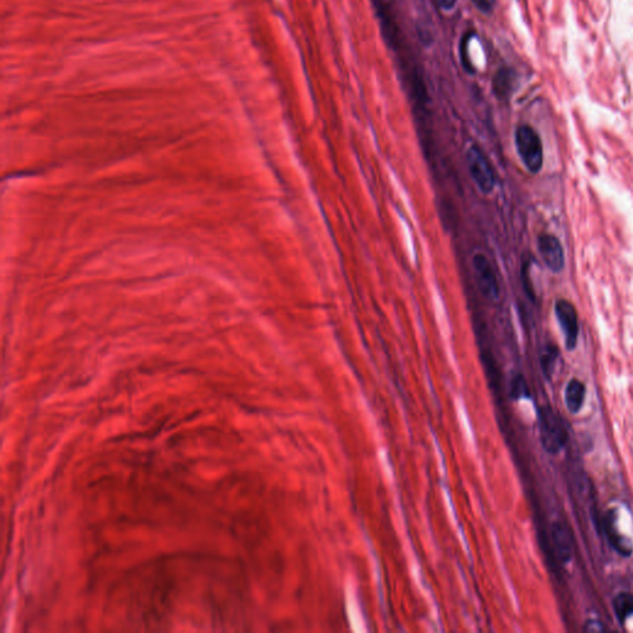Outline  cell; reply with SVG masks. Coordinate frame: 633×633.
Instances as JSON below:
<instances>
[{
    "instance_id": "4",
    "label": "cell",
    "mask_w": 633,
    "mask_h": 633,
    "mask_svg": "<svg viewBox=\"0 0 633 633\" xmlns=\"http://www.w3.org/2000/svg\"><path fill=\"white\" fill-rule=\"evenodd\" d=\"M474 277L479 291L489 301H497L500 297V286L496 276L495 269L483 253H476L472 258Z\"/></svg>"
},
{
    "instance_id": "12",
    "label": "cell",
    "mask_w": 633,
    "mask_h": 633,
    "mask_svg": "<svg viewBox=\"0 0 633 633\" xmlns=\"http://www.w3.org/2000/svg\"><path fill=\"white\" fill-rule=\"evenodd\" d=\"M472 34L467 33L464 37H463V41L461 44V64H463V67L465 69L467 72L469 73H474V67H472V61L469 60V56H467V46H469V41L472 39Z\"/></svg>"
},
{
    "instance_id": "11",
    "label": "cell",
    "mask_w": 633,
    "mask_h": 633,
    "mask_svg": "<svg viewBox=\"0 0 633 633\" xmlns=\"http://www.w3.org/2000/svg\"><path fill=\"white\" fill-rule=\"evenodd\" d=\"M557 357H558V350L557 348H547L543 357H542V368H543V373L547 375L548 377L551 376V374L553 373V368H554V365H555V360H557Z\"/></svg>"
},
{
    "instance_id": "3",
    "label": "cell",
    "mask_w": 633,
    "mask_h": 633,
    "mask_svg": "<svg viewBox=\"0 0 633 633\" xmlns=\"http://www.w3.org/2000/svg\"><path fill=\"white\" fill-rule=\"evenodd\" d=\"M540 425H541L542 444H543L544 449L551 454H557L558 452L564 448L565 442H567V432H565L562 422L553 412L552 409L544 407L542 409L541 416H540Z\"/></svg>"
},
{
    "instance_id": "14",
    "label": "cell",
    "mask_w": 633,
    "mask_h": 633,
    "mask_svg": "<svg viewBox=\"0 0 633 633\" xmlns=\"http://www.w3.org/2000/svg\"><path fill=\"white\" fill-rule=\"evenodd\" d=\"M436 1H437L439 8H442L445 12L452 10V9L456 6V3H458V0H436Z\"/></svg>"
},
{
    "instance_id": "6",
    "label": "cell",
    "mask_w": 633,
    "mask_h": 633,
    "mask_svg": "<svg viewBox=\"0 0 633 633\" xmlns=\"http://www.w3.org/2000/svg\"><path fill=\"white\" fill-rule=\"evenodd\" d=\"M538 249L542 259L546 262L549 270L558 274L564 269V250L557 236L543 234L538 238Z\"/></svg>"
},
{
    "instance_id": "5",
    "label": "cell",
    "mask_w": 633,
    "mask_h": 633,
    "mask_svg": "<svg viewBox=\"0 0 633 633\" xmlns=\"http://www.w3.org/2000/svg\"><path fill=\"white\" fill-rule=\"evenodd\" d=\"M554 312L564 335L565 346L571 350L576 348L579 337V318L576 307L569 301L559 300L555 302Z\"/></svg>"
},
{
    "instance_id": "2",
    "label": "cell",
    "mask_w": 633,
    "mask_h": 633,
    "mask_svg": "<svg viewBox=\"0 0 633 633\" xmlns=\"http://www.w3.org/2000/svg\"><path fill=\"white\" fill-rule=\"evenodd\" d=\"M467 170L472 182L483 195H490L495 190L496 176L489 157L478 145H472L465 155Z\"/></svg>"
},
{
    "instance_id": "7",
    "label": "cell",
    "mask_w": 633,
    "mask_h": 633,
    "mask_svg": "<svg viewBox=\"0 0 633 633\" xmlns=\"http://www.w3.org/2000/svg\"><path fill=\"white\" fill-rule=\"evenodd\" d=\"M554 551L560 562L568 563L573 558V537L565 524L557 522L552 526Z\"/></svg>"
},
{
    "instance_id": "15",
    "label": "cell",
    "mask_w": 633,
    "mask_h": 633,
    "mask_svg": "<svg viewBox=\"0 0 633 633\" xmlns=\"http://www.w3.org/2000/svg\"><path fill=\"white\" fill-rule=\"evenodd\" d=\"M603 628L604 627H603V625H601L600 622L591 621L587 623L585 631H587V632H589V631H603Z\"/></svg>"
},
{
    "instance_id": "9",
    "label": "cell",
    "mask_w": 633,
    "mask_h": 633,
    "mask_svg": "<svg viewBox=\"0 0 633 633\" xmlns=\"http://www.w3.org/2000/svg\"><path fill=\"white\" fill-rule=\"evenodd\" d=\"M585 385L582 381L574 380L569 381V384L565 387L564 400L567 409H569L570 413H578L582 409L584 400H585Z\"/></svg>"
},
{
    "instance_id": "10",
    "label": "cell",
    "mask_w": 633,
    "mask_h": 633,
    "mask_svg": "<svg viewBox=\"0 0 633 633\" xmlns=\"http://www.w3.org/2000/svg\"><path fill=\"white\" fill-rule=\"evenodd\" d=\"M612 607L618 621L623 622L633 615V595L630 593L618 594L612 601Z\"/></svg>"
},
{
    "instance_id": "1",
    "label": "cell",
    "mask_w": 633,
    "mask_h": 633,
    "mask_svg": "<svg viewBox=\"0 0 633 633\" xmlns=\"http://www.w3.org/2000/svg\"><path fill=\"white\" fill-rule=\"evenodd\" d=\"M518 156L531 173H538L543 167V144L540 134L531 125H519L515 133Z\"/></svg>"
},
{
    "instance_id": "8",
    "label": "cell",
    "mask_w": 633,
    "mask_h": 633,
    "mask_svg": "<svg viewBox=\"0 0 633 633\" xmlns=\"http://www.w3.org/2000/svg\"><path fill=\"white\" fill-rule=\"evenodd\" d=\"M516 84V73L511 69H500L492 80V92L496 96V98L500 100H505L511 96V93L515 89Z\"/></svg>"
},
{
    "instance_id": "13",
    "label": "cell",
    "mask_w": 633,
    "mask_h": 633,
    "mask_svg": "<svg viewBox=\"0 0 633 633\" xmlns=\"http://www.w3.org/2000/svg\"><path fill=\"white\" fill-rule=\"evenodd\" d=\"M472 3L478 8L479 12H483V14H491L494 10L496 0H472Z\"/></svg>"
}]
</instances>
